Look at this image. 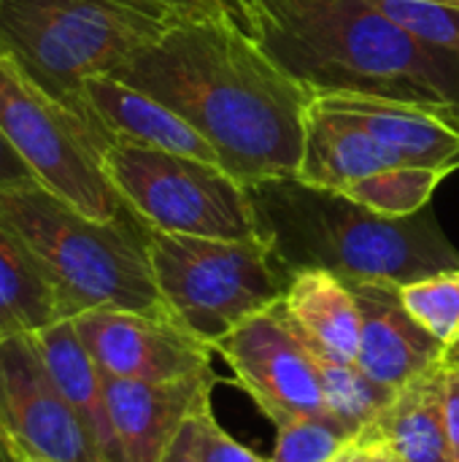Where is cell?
<instances>
[{"label": "cell", "instance_id": "obj_7", "mask_svg": "<svg viewBox=\"0 0 459 462\" xmlns=\"http://www.w3.org/2000/svg\"><path fill=\"white\" fill-rule=\"evenodd\" d=\"M0 130L35 181L81 214L111 222L127 208L103 171V152L114 135L49 95L5 51H0Z\"/></svg>", "mask_w": 459, "mask_h": 462}, {"label": "cell", "instance_id": "obj_28", "mask_svg": "<svg viewBox=\"0 0 459 462\" xmlns=\"http://www.w3.org/2000/svg\"><path fill=\"white\" fill-rule=\"evenodd\" d=\"M444 417H446V436L452 447V457L459 462V365L446 363L444 371Z\"/></svg>", "mask_w": 459, "mask_h": 462}, {"label": "cell", "instance_id": "obj_17", "mask_svg": "<svg viewBox=\"0 0 459 462\" xmlns=\"http://www.w3.org/2000/svg\"><path fill=\"white\" fill-rule=\"evenodd\" d=\"M279 306L308 346L333 360L357 363L363 317L346 279L319 268L300 271L289 279Z\"/></svg>", "mask_w": 459, "mask_h": 462}, {"label": "cell", "instance_id": "obj_34", "mask_svg": "<svg viewBox=\"0 0 459 462\" xmlns=\"http://www.w3.org/2000/svg\"><path fill=\"white\" fill-rule=\"evenodd\" d=\"M449 360H452V363H459V344L449 349Z\"/></svg>", "mask_w": 459, "mask_h": 462}, {"label": "cell", "instance_id": "obj_38", "mask_svg": "<svg viewBox=\"0 0 459 462\" xmlns=\"http://www.w3.org/2000/svg\"><path fill=\"white\" fill-rule=\"evenodd\" d=\"M457 365H459V363H457Z\"/></svg>", "mask_w": 459, "mask_h": 462}, {"label": "cell", "instance_id": "obj_18", "mask_svg": "<svg viewBox=\"0 0 459 462\" xmlns=\"http://www.w3.org/2000/svg\"><path fill=\"white\" fill-rule=\"evenodd\" d=\"M384 168L395 165L352 116L319 97L311 100L306 116L303 157L298 168L300 181L344 192L352 181L373 176Z\"/></svg>", "mask_w": 459, "mask_h": 462}, {"label": "cell", "instance_id": "obj_27", "mask_svg": "<svg viewBox=\"0 0 459 462\" xmlns=\"http://www.w3.org/2000/svg\"><path fill=\"white\" fill-rule=\"evenodd\" d=\"M197 452L200 462H271V457H260L238 444L233 436H227L225 428L216 422L211 403L197 411Z\"/></svg>", "mask_w": 459, "mask_h": 462}, {"label": "cell", "instance_id": "obj_30", "mask_svg": "<svg viewBox=\"0 0 459 462\" xmlns=\"http://www.w3.org/2000/svg\"><path fill=\"white\" fill-rule=\"evenodd\" d=\"M211 403V401H208ZM206 406V403H203ZM200 406V409H203ZM197 409V411H200ZM197 411L184 422V428L179 430V436L173 439L170 449L165 452L162 462H200V452H197Z\"/></svg>", "mask_w": 459, "mask_h": 462}, {"label": "cell", "instance_id": "obj_19", "mask_svg": "<svg viewBox=\"0 0 459 462\" xmlns=\"http://www.w3.org/2000/svg\"><path fill=\"white\" fill-rule=\"evenodd\" d=\"M43 363L70 409L84 422L103 462L114 460V436L106 406V376L76 333L73 319H60L32 333Z\"/></svg>", "mask_w": 459, "mask_h": 462}, {"label": "cell", "instance_id": "obj_33", "mask_svg": "<svg viewBox=\"0 0 459 462\" xmlns=\"http://www.w3.org/2000/svg\"><path fill=\"white\" fill-rule=\"evenodd\" d=\"M0 462H22V457L16 455V449L11 447V441L0 433Z\"/></svg>", "mask_w": 459, "mask_h": 462}, {"label": "cell", "instance_id": "obj_6", "mask_svg": "<svg viewBox=\"0 0 459 462\" xmlns=\"http://www.w3.org/2000/svg\"><path fill=\"white\" fill-rule=\"evenodd\" d=\"M149 260L168 314L214 352L246 319L281 303L292 279L262 238L149 230Z\"/></svg>", "mask_w": 459, "mask_h": 462}, {"label": "cell", "instance_id": "obj_3", "mask_svg": "<svg viewBox=\"0 0 459 462\" xmlns=\"http://www.w3.org/2000/svg\"><path fill=\"white\" fill-rule=\"evenodd\" d=\"M260 238L289 276L330 271L346 282L409 284L459 268V252L430 206L414 217H381L352 198L298 176L249 187Z\"/></svg>", "mask_w": 459, "mask_h": 462}, {"label": "cell", "instance_id": "obj_29", "mask_svg": "<svg viewBox=\"0 0 459 462\" xmlns=\"http://www.w3.org/2000/svg\"><path fill=\"white\" fill-rule=\"evenodd\" d=\"M27 181H35L32 171L27 168V162L16 154V149L0 130V187H14V184H27Z\"/></svg>", "mask_w": 459, "mask_h": 462}, {"label": "cell", "instance_id": "obj_24", "mask_svg": "<svg viewBox=\"0 0 459 462\" xmlns=\"http://www.w3.org/2000/svg\"><path fill=\"white\" fill-rule=\"evenodd\" d=\"M406 311L444 346L459 344V268L438 271L400 287Z\"/></svg>", "mask_w": 459, "mask_h": 462}, {"label": "cell", "instance_id": "obj_36", "mask_svg": "<svg viewBox=\"0 0 459 462\" xmlns=\"http://www.w3.org/2000/svg\"><path fill=\"white\" fill-rule=\"evenodd\" d=\"M22 462H41V460H22Z\"/></svg>", "mask_w": 459, "mask_h": 462}, {"label": "cell", "instance_id": "obj_15", "mask_svg": "<svg viewBox=\"0 0 459 462\" xmlns=\"http://www.w3.org/2000/svg\"><path fill=\"white\" fill-rule=\"evenodd\" d=\"M84 97L89 111L114 138H130L173 154H187L222 165L214 146L187 119L116 76L89 79L84 84Z\"/></svg>", "mask_w": 459, "mask_h": 462}, {"label": "cell", "instance_id": "obj_12", "mask_svg": "<svg viewBox=\"0 0 459 462\" xmlns=\"http://www.w3.org/2000/svg\"><path fill=\"white\" fill-rule=\"evenodd\" d=\"M214 384L216 374L179 382L106 376V406L114 436L111 462H162L184 422L211 401Z\"/></svg>", "mask_w": 459, "mask_h": 462}, {"label": "cell", "instance_id": "obj_10", "mask_svg": "<svg viewBox=\"0 0 459 462\" xmlns=\"http://www.w3.org/2000/svg\"><path fill=\"white\" fill-rule=\"evenodd\" d=\"M216 355L276 428L327 411L319 371L279 303L233 330Z\"/></svg>", "mask_w": 459, "mask_h": 462}, {"label": "cell", "instance_id": "obj_4", "mask_svg": "<svg viewBox=\"0 0 459 462\" xmlns=\"http://www.w3.org/2000/svg\"><path fill=\"white\" fill-rule=\"evenodd\" d=\"M0 217L41 263L62 319L97 309L168 311L149 260V230L130 208L97 222L38 181L0 187Z\"/></svg>", "mask_w": 459, "mask_h": 462}, {"label": "cell", "instance_id": "obj_5", "mask_svg": "<svg viewBox=\"0 0 459 462\" xmlns=\"http://www.w3.org/2000/svg\"><path fill=\"white\" fill-rule=\"evenodd\" d=\"M165 27L116 0H0V51L49 95L92 119L84 84L114 76Z\"/></svg>", "mask_w": 459, "mask_h": 462}, {"label": "cell", "instance_id": "obj_8", "mask_svg": "<svg viewBox=\"0 0 459 462\" xmlns=\"http://www.w3.org/2000/svg\"><path fill=\"white\" fill-rule=\"evenodd\" d=\"M103 171L124 206L151 230L203 238H260L249 187L222 165L114 138Z\"/></svg>", "mask_w": 459, "mask_h": 462}, {"label": "cell", "instance_id": "obj_23", "mask_svg": "<svg viewBox=\"0 0 459 462\" xmlns=\"http://www.w3.org/2000/svg\"><path fill=\"white\" fill-rule=\"evenodd\" d=\"M360 436L335 414L298 417L276 428L271 462H335Z\"/></svg>", "mask_w": 459, "mask_h": 462}, {"label": "cell", "instance_id": "obj_16", "mask_svg": "<svg viewBox=\"0 0 459 462\" xmlns=\"http://www.w3.org/2000/svg\"><path fill=\"white\" fill-rule=\"evenodd\" d=\"M449 357L400 387L392 403L360 433L400 462H454L444 417V371Z\"/></svg>", "mask_w": 459, "mask_h": 462}, {"label": "cell", "instance_id": "obj_32", "mask_svg": "<svg viewBox=\"0 0 459 462\" xmlns=\"http://www.w3.org/2000/svg\"><path fill=\"white\" fill-rule=\"evenodd\" d=\"M363 441V439H360ZM363 444H368V441H363ZM368 462H400L390 449H384V447H379V444H368Z\"/></svg>", "mask_w": 459, "mask_h": 462}, {"label": "cell", "instance_id": "obj_25", "mask_svg": "<svg viewBox=\"0 0 459 462\" xmlns=\"http://www.w3.org/2000/svg\"><path fill=\"white\" fill-rule=\"evenodd\" d=\"M422 43L459 60V5L444 0H368Z\"/></svg>", "mask_w": 459, "mask_h": 462}, {"label": "cell", "instance_id": "obj_35", "mask_svg": "<svg viewBox=\"0 0 459 462\" xmlns=\"http://www.w3.org/2000/svg\"><path fill=\"white\" fill-rule=\"evenodd\" d=\"M444 3H457V5H459V0H444Z\"/></svg>", "mask_w": 459, "mask_h": 462}, {"label": "cell", "instance_id": "obj_37", "mask_svg": "<svg viewBox=\"0 0 459 462\" xmlns=\"http://www.w3.org/2000/svg\"><path fill=\"white\" fill-rule=\"evenodd\" d=\"M241 3H243V0H241Z\"/></svg>", "mask_w": 459, "mask_h": 462}, {"label": "cell", "instance_id": "obj_14", "mask_svg": "<svg viewBox=\"0 0 459 462\" xmlns=\"http://www.w3.org/2000/svg\"><path fill=\"white\" fill-rule=\"evenodd\" d=\"M314 97L352 116L392 165L430 168L444 173L459 171V130L444 116L414 103L371 95L335 92Z\"/></svg>", "mask_w": 459, "mask_h": 462}, {"label": "cell", "instance_id": "obj_9", "mask_svg": "<svg viewBox=\"0 0 459 462\" xmlns=\"http://www.w3.org/2000/svg\"><path fill=\"white\" fill-rule=\"evenodd\" d=\"M0 433L22 460L103 462L32 336L0 338Z\"/></svg>", "mask_w": 459, "mask_h": 462}, {"label": "cell", "instance_id": "obj_11", "mask_svg": "<svg viewBox=\"0 0 459 462\" xmlns=\"http://www.w3.org/2000/svg\"><path fill=\"white\" fill-rule=\"evenodd\" d=\"M78 338L106 376L130 382H179L214 374L208 344L168 311L97 309L73 319Z\"/></svg>", "mask_w": 459, "mask_h": 462}, {"label": "cell", "instance_id": "obj_22", "mask_svg": "<svg viewBox=\"0 0 459 462\" xmlns=\"http://www.w3.org/2000/svg\"><path fill=\"white\" fill-rule=\"evenodd\" d=\"M449 173L430 171V168H411V165H395L384 168L373 176H365L360 181H352L341 195L352 198L354 203L381 214V217H414L425 211L438 189V184Z\"/></svg>", "mask_w": 459, "mask_h": 462}, {"label": "cell", "instance_id": "obj_2", "mask_svg": "<svg viewBox=\"0 0 459 462\" xmlns=\"http://www.w3.org/2000/svg\"><path fill=\"white\" fill-rule=\"evenodd\" d=\"M249 32L311 95H371L422 106L459 130V60L368 0H243Z\"/></svg>", "mask_w": 459, "mask_h": 462}, {"label": "cell", "instance_id": "obj_26", "mask_svg": "<svg viewBox=\"0 0 459 462\" xmlns=\"http://www.w3.org/2000/svg\"><path fill=\"white\" fill-rule=\"evenodd\" d=\"M143 16H151L162 24L197 22V19H238L246 24V11L241 0H116Z\"/></svg>", "mask_w": 459, "mask_h": 462}, {"label": "cell", "instance_id": "obj_1", "mask_svg": "<svg viewBox=\"0 0 459 462\" xmlns=\"http://www.w3.org/2000/svg\"><path fill=\"white\" fill-rule=\"evenodd\" d=\"M114 76L187 119L243 187L298 176L314 95L238 19L170 24Z\"/></svg>", "mask_w": 459, "mask_h": 462}, {"label": "cell", "instance_id": "obj_13", "mask_svg": "<svg viewBox=\"0 0 459 462\" xmlns=\"http://www.w3.org/2000/svg\"><path fill=\"white\" fill-rule=\"evenodd\" d=\"M360 306L363 333L357 365L376 382L400 390L438 368L449 346L433 338L403 306L400 287L390 282H349Z\"/></svg>", "mask_w": 459, "mask_h": 462}, {"label": "cell", "instance_id": "obj_31", "mask_svg": "<svg viewBox=\"0 0 459 462\" xmlns=\"http://www.w3.org/2000/svg\"><path fill=\"white\" fill-rule=\"evenodd\" d=\"M335 462H368V444H363L360 439L338 457Z\"/></svg>", "mask_w": 459, "mask_h": 462}, {"label": "cell", "instance_id": "obj_21", "mask_svg": "<svg viewBox=\"0 0 459 462\" xmlns=\"http://www.w3.org/2000/svg\"><path fill=\"white\" fill-rule=\"evenodd\" d=\"M303 344H306V338H303ZM306 349H308V355L319 371L327 411L335 414L344 425H349L360 436L392 403L398 390L371 379L357 363L333 360L308 344H306Z\"/></svg>", "mask_w": 459, "mask_h": 462}, {"label": "cell", "instance_id": "obj_20", "mask_svg": "<svg viewBox=\"0 0 459 462\" xmlns=\"http://www.w3.org/2000/svg\"><path fill=\"white\" fill-rule=\"evenodd\" d=\"M60 319V303L41 263L0 217V338L32 336Z\"/></svg>", "mask_w": 459, "mask_h": 462}]
</instances>
